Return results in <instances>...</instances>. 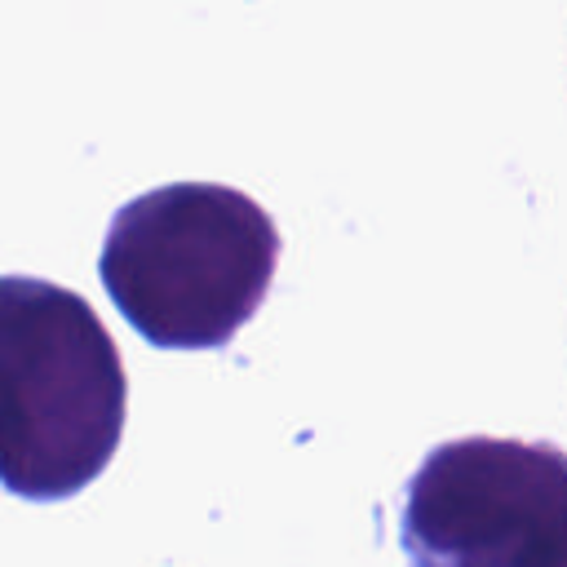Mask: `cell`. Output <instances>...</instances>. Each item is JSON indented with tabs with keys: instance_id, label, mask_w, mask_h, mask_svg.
<instances>
[{
	"instance_id": "cell-1",
	"label": "cell",
	"mask_w": 567,
	"mask_h": 567,
	"mask_svg": "<svg viewBox=\"0 0 567 567\" xmlns=\"http://www.w3.org/2000/svg\"><path fill=\"white\" fill-rule=\"evenodd\" d=\"M124 359L97 310L49 279L0 275V487L66 501L115 456Z\"/></svg>"
},
{
	"instance_id": "cell-2",
	"label": "cell",
	"mask_w": 567,
	"mask_h": 567,
	"mask_svg": "<svg viewBox=\"0 0 567 567\" xmlns=\"http://www.w3.org/2000/svg\"><path fill=\"white\" fill-rule=\"evenodd\" d=\"M279 266L270 213L221 182H173L128 199L97 275L115 310L159 350H217L266 301Z\"/></svg>"
},
{
	"instance_id": "cell-3",
	"label": "cell",
	"mask_w": 567,
	"mask_h": 567,
	"mask_svg": "<svg viewBox=\"0 0 567 567\" xmlns=\"http://www.w3.org/2000/svg\"><path fill=\"white\" fill-rule=\"evenodd\" d=\"M412 567H567V461L554 443L447 439L408 478Z\"/></svg>"
}]
</instances>
